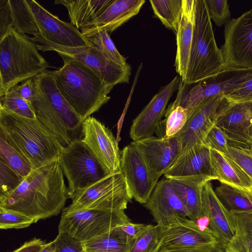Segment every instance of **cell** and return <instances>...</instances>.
Instances as JSON below:
<instances>
[{
  "label": "cell",
  "instance_id": "cell-52",
  "mask_svg": "<svg viewBox=\"0 0 252 252\" xmlns=\"http://www.w3.org/2000/svg\"><path fill=\"white\" fill-rule=\"evenodd\" d=\"M248 136L252 144V126L248 130Z\"/></svg>",
  "mask_w": 252,
  "mask_h": 252
},
{
  "label": "cell",
  "instance_id": "cell-39",
  "mask_svg": "<svg viewBox=\"0 0 252 252\" xmlns=\"http://www.w3.org/2000/svg\"><path fill=\"white\" fill-rule=\"evenodd\" d=\"M34 219L20 212L0 207V228L21 229L36 222Z\"/></svg>",
  "mask_w": 252,
  "mask_h": 252
},
{
  "label": "cell",
  "instance_id": "cell-7",
  "mask_svg": "<svg viewBox=\"0 0 252 252\" xmlns=\"http://www.w3.org/2000/svg\"><path fill=\"white\" fill-rule=\"evenodd\" d=\"M132 198L121 170L106 174L92 185L77 192L71 198V204L63 211L124 210Z\"/></svg>",
  "mask_w": 252,
  "mask_h": 252
},
{
  "label": "cell",
  "instance_id": "cell-46",
  "mask_svg": "<svg viewBox=\"0 0 252 252\" xmlns=\"http://www.w3.org/2000/svg\"><path fill=\"white\" fill-rule=\"evenodd\" d=\"M13 88L22 98L31 104L34 94L33 78L28 79Z\"/></svg>",
  "mask_w": 252,
  "mask_h": 252
},
{
  "label": "cell",
  "instance_id": "cell-40",
  "mask_svg": "<svg viewBox=\"0 0 252 252\" xmlns=\"http://www.w3.org/2000/svg\"><path fill=\"white\" fill-rule=\"evenodd\" d=\"M24 178L0 159V197L13 192Z\"/></svg>",
  "mask_w": 252,
  "mask_h": 252
},
{
  "label": "cell",
  "instance_id": "cell-42",
  "mask_svg": "<svg viewBox=\"0 0 252 252\" xmlns=\"http://www.w3.org/2000/svg\"><path fill=\"white\" fill-rule=\"evenodd\" d=\"M252 181V148L239 149L228 146L226 154Z\"/></svg>",
  "mask_w": 252,
  "mask_h": 252
},
{
  "label": "cell",
  "instance_id": "cell-34",
  "mask_svg": "<svg viewBox=\"0 0 252 252\" xmlns=\"http://www.w3.org/2000/svg\"><path fill=\"white\" fill-rule=\"evenodd\" d=\"M0 159L24 179L34 170L26 157L1 137Z\"/></svg>",
  "mask_w": 252,
  "mask_h": 252
},
{
  "label": "cell",
  "instance_id": "cell-30",
  "mask_svg": "<svg viewBox=\"0 0 252 252\" xmlns=\"http://www.w3.org/2000/svg\"><path fill=\"white\" fill-rule=\"evenodd\" d=\"M133 240L119 226L83 244L85 252H128Z\"/></svg>",
  "mask_w": 252,
  "mask_h": 252
},
{
  "label": "cell",
  "instance_id": "cell-3",
  "mask_svg": "<svg viewBox=\"0 0 252 252\" xmlns=\"http://www.w3.org/2000/svg\"><path fill=\"white\" fill-rule=\"evenodd\" d=\"M63 65L52 71L61 94L83 121L110 99L113 89L91 68L75 60L63 58Z\"/></svg>",
  "mask_w": 252,
  "mask_h": 252
},
{
  "label": "cell",
  "instance_id": "cell-28",
  "mask_svg": "<svg viewBox=\"0 0 252 252\" xmlns=\"http://www.w3.org/2000/svg\"><path fill=\"white\" fill-rule=\"evenodd\" d=\"M214 176L221 183L252 192V181L226 154L210 149Z\"/></svg>",
  "mask_w": 252,
  "mask_h": 252
},
{
  "label": "cell",
  "instance_id": "cell-27",
  "mask_svg": "<svg viewBox=\"0 0 252 252\" xmlns=\"http://www.w3.org/2000/svg\"><path fill=\"white\" fill-rule=\"evenodd\" d=\"M186 208L189 219L195 221L203 217L202 190L208 182L217 180L208 176H192L168 179Z\"/></svg>",
  "mask_w": 252,
  "mask_h": 252
},
{
  "label": "cell",
  "instance_id": "cell-21",
  "mask_svg": "<svg viewBox=\"0 0 252 252\" xmlns=\"http://www.w3.org/2000/svg\"><path fill=\"white\" fill-rule=\"evenodd\" d=\"M180 79L176 76L167 85L162 87L158 93L133 120L129 135L133 141L153 136L166 112L167 103L177 91Z\"/></svg>",
  "mask_w": 252,
  "mask_h": 252
},
{
  "label": "cell",
  "instance_id": "cell-41",
  "mask_svg": "<svg viewBox=\"0 0 252 252\" xmlns=\"http://www.w3.org/2000/svg\"><path fill=\"white\" fill-rule=\"evenodd\" d=\"M210 17L221 27L229 21L231 13L227 0H205Z\"/></svg>",
  "mask_w": 252,
  "mask_h": 252
},
{
  "label": "cell",
  "instance_id": "cell-19",
  "mask_svg": "<svg viewBox=\"0 0 252 252\" xmlns=\"http://www.w3.org/2000/svg\"><path fill=\"white\" fill-rule=\"evenodd\" d=\"M144 206L157 224L168 227L189 218L188 212L168 179L158 182Z\"/></svg>",
  "mask_w": 252,
  "mask_h": 252
},
{
  "label": "cell",
  "instance_id": "cell-43",
  "mask_svg": "<svg viewBox=\"0 0 252 252\" xmlns=\"http://www.w3.org/2000/svg\"><path fill=\"white\" fill-rule=\"evenodd\" d=\"M203 145L210 149L215 150L224 154H227L229 146L226 134L216 125L213 126L207 134Z\"/></svg>",
  "mask_w": 252,
  "mask_h": 252
},
{
  "label": "cell",
  "instance_id": "cell-51",
  "mask_svg": "<svg viewBox=\"0 0 252 252\" xmlns=\"http://www.w3.org/2000/svg\"><path fill=\"white\" fill-rule=\"evenodd\" d=\"M40 252H56L54 240L52 242L46 243V245Z\"/></svg>",
  "mask_w": 252,
  "mask_h": 252
},
{
  "label": "cell",
  "instance_id": "cell-26",
  "mask_svg": "<svg viewBox=\"0 0 252 252\" xmlns=\"http://www.w3.org/2000/svg\"><path fill=\"white\" fill-rule=\"evenodd\" d=\"M182 14L176 33L177 53L175 66L184 81L188 69L195 23V0H182Z\"/></svg>",
  "mask_w": 252,
  "mask_h": 252
},
{
  "label": "cell",
  "instance_id": "cell-35",
  "mask_svg": "<svg viewBox=\"0 0 252 252\" xmlns=\"http://www.w3.org/2000/svg\"><path fill=\"white\" fill-rule=\"evenodd\" d=\"M162 227L148 224L147 228L133 240L128 252H154L159 250Z\"/></svg>",
  "mask_w": 252,
  "mask_h": 252
},
{
  "label": "cell",
  "instance_id": "cell-20",
  "mask_svg": "<svg viewBox=\"0 0 252 252\" xmlns=\"http://www.w3.org/2000/svg\"><path fill=\"white\" fill-rule=\"evenodd\" d=\"M120 168L132 198L144 204L158 182L152 178L142 158L130 144L121 151Z\"/></svg>",
  "mask_w": 252,
  "mask_h": 252
},
{
  "label": "cell",
  "instance_id": "cell-44",
  "mask_svg": "<svg viewBox=\"0 0 252 252\" xmlns=\"http://www.w3.org/2000/svg\"><path fill=\"white\" fill-rule=\"evenodd\" d=\"M54 241L56 252H84L83 242L65 233L59 232Z\"/></svg>",
  "mask_w": 252,
  "mask_h": 252
},
{
  "label": "cell",
  "instance_id": "cell-48",
  "mask_svg": "<svg viewBox=\"0 0 252 252\" xmlns=\"http://www.w3.org/2000/svg\"><path fill=\"white\" fill-rule=\"evenodd\" d=\"M46 244V243L42 239L34 238L11 252H40Z\"/></svg>",
  "mask_w": 252,
  "mask_h": 252
},
{
  "label": "cell",
  "instance_id": "cell-29",
  "mask_svg": "<svg viewBox=\"0 0 252 252\" xmlns=\"http://www.w3.org/2000/svg\"><path fill=\"white\" fill-rule=\"evenodd\" d=\"M115 0H57L56 4L64 5L71 24L77 29L92 22Z\"/></svg>",
  "mask_w": 252,
  "mask_h": 252
},
{
  "label": "cell",
  "instance_id": "cell-8",
  "mask_svg": "<svg viewBox=\"0 0 252 252\" xmlns=\"http://www.w3.org/2000/svg\"><path fill=\"white\" fill-rule=\"evenodd\" d=\"M252 78V69L226 68L218 75L199 82L190 89L181 80L176 98L169 105L166 112L180 105L188 110L189 115L207 99L229 94Z\"/></svg>",
  "mask_w": 252,
  "mask_h": 252
},
{
  "label": "cell",
  "instance_id": "cell-49",
  "mask_svg": "<svg viewBox=\"0 0 252 252\" xmlns=\"http://www.w3.org/2000/svg\"><path fill=\"white\" fill-rule=\"evenodd\" d=\"M158 252H225V250L219 244L217 246L207 248L180 250H170V251H160Z\"/></svg>",
  "mask_w": 252,
  "mask_h": 252
},
{
  "label": "cell",
  "instance_id": "cell-33",
  "mask_svg": "<svg viewBox=\"0 0 252 252\" xmlns=\"http://www.w3.org/2000/svg\"><path fill=\"white\" fill-rule=\"evenodd\" d=\"M150 2L155 15L176 34L182 14V0H152Z\"/></svg>",
  "mask_w": 252,
  "mask_h": 252
},
{
  "label": "cell",
  "instance_id": "cell-15",
  "mask_svg": "<svg viewBox=\"0 0 252 252\" xmlns=\"http://www.w3.org/2000/svg\"><path fill=\"white\" fill-rule=\"evenodd\" d=\"M42 38L67 47L91 46L88 38L71 23L63 21L34 0H26Z\"/></svg>",
  "mask_w": 252,
  "mask_h": 252
},
{
  "label": "cell",
  "instance_id": "cell-18",
  "mask_svg": "<svg viewBox=\"0 0 252 252\" xmlns=\"http://www.w3.org/2000/svg\"><path fill=\"white\" fill-rule=\"evenodd\" d=\"M223 97V94H219L209 98L189 115L186 124L175 136L181 144L182 150L203 145L207 134L216 125Z\"/></svg>",
  "mask_w": 252,
  "mask_h": 252
},
{
  "label": "cell",
  "instance_id": "cell-10",
  "mask_svg": "<svg viewBox=\"0 0 252 252\" xmlns=\"http://www.w3.org/2000/svg\"><path fill=\"white\" fill-rule=\"evenodd\" d=\"M59 159L68 181V198L106 175L93 152L82 140L62 148Z\"/></svg>",
  "mask_w": 252,
  "mask_h": 252
},
{
  "label": "cell",
  "instance_id": "cell-50",
  "mask_svg": "<svg viewBox=\"0 0 252 252\" xmlns=\"http://www.w3.org/2000/svg\"><path fill=\"white\" fill-rule=\"evenodd\" d=\"M195 222L199 228L202 231L210 229L209 228V220L205 216L198 218L195 220Z\"/></svg>",
  "mask_w": 252,
  "mask_h": 252
},
{
  "label": "cell",
  "instance_id": "cell-9",
  "mask_svg": "<svg viewBox=\"0 0 252 252\" xmlns=\"http://www.w3.org/2000/svg\"><path fill=\"white\" fill-rule=\"evenodd\" d=\"M38 50L54 51L62 58L75 60L86 65L94 72L108 86L113 88L118 84L127 83L131 73V66H123L105 57L95 47L84 46L67 47L48 41L38 34L32 37Z\"/></svg>",
  "mask_w": 252,
  "mask_h": 252
},
{
  "label": "cell",
  "instance_id": "cell-12",
  "mask_svg": "<svg viewBox=\"0 0 252 252\" xmlns=\"http://www.w3.org/2000/svg\"><path fill=\"white\" fill-rule=\"evenodd\" d=\"M224 26L220 49L225 68L252 69V9Z\"/></svg>",
  "mask_w": 252,
  "mask_h": 252
},
{
  "label": "cell",
  "instance_id": "cell-22",
  "mask_svg": "<svg viewBox=\"0 0 252 252\" xmlns=\"http://www.w3.org/2000/svg\"><path fill=\"white\" fill-rule=\"evenodd\" d=\"M204 215L209 220V228L225 250L235 233V224L232 214L217 196L211 181L207 182L202 190Z\"/></svg>",
  "mask_w": 252,
  "mask_h": 252
},
{
  "label": "cell",
  "instance_id": "cell-23",
  "mask_svg": "<svg viewBox=\"0 0 252 252\" xmlns=\"http://www.w3.org/2000/svg\"><path fill=\"white\" fill-rule=\"evenodd\" d=\"M145 0H115L95 20L81 28L82 34L90 37L104 31L108 33L136 15Z\"/></svg>",
  "mask_w": 252,
  "mask_h": 252
},
{
  "label": "cell",
  "instance_id": "cell-11",
  "mask_svg": "<svg viewBox=\"0 0 252 252\" xmlns=\"http://www.w3.org/2000/svg\"><path fill=\"white\" fill-rule=\"evenodd\" d=\"M130 220L124 210L62 211L58 230L82 242L108 232Z\"/></svg>",
  "mask_w": 252,
  "mask_h": 252
},
{
  "label": "cell",
  "instance_id": "cell-5",
  "mask_svg": "<svg viewBox=\"0 0 252 252\" xmlns=\"http://www.w3.org/2000/svg\"><path fill=\"white\" fill-rule=\"evenodd\" d=\"M49 66L32 37L10 27L0 38V97Z\"/></svg>",
  "mask_w": 252,
  "mask_h": 252
},
{
  "label": "cell",
  "instance_id": "cell-1",
  "mask_svg": "<svg viewBox=\"0 0 252 252\" xmlns=\"http://www.w3.org/2000/svg\"><path fill=\"white\" fill-rule=\"evenodd\" d=\"M63 175L58 157L33 170L11 193L0 197V207L37 221L58 215L68 198Z\"/></svg>",
  "mask_w": 252,
  "mask_h": 252
},
{
  "label": "cell",
  "instance_id": "cell-47",
  "mask_svg": "<svg viewBox=\"0 0 252 252\" xmlns=\"http://www.w3.org/2000/svg\"><path fill=\"white\" fill-rule=\"evenodd\" d=\"M148 224L133 223L130 220L120 225L121 229L133 240L135 239L147 228Z\"/></svg>",
  "mask_w": 252,
  "mask_h": 252
},
{
  "label": "cell",
  "instance_id": "cell-45",
  "mask_svg": "<svg viewBox=\"0 0 252 252\" xmlns=\"http://www.w3.org/2000/svg\"><path fill=\"white\" fill-rule=\"evenodd\" d=\"M224 96L230 102L252 101V78Z\"/></svg>",
  "mask_w": 252,
  "mask_h": 252
},
{
  "label": "cell",
  "instance_id": "cell-2",
  "mask_svg": "<svg viewBox=\"0 0 252 252\" xmlns=\"http://www.w3.org/2000/svg\"><path fill=\"white\" fill-rule=\"evenodd\" d=\"M33 80L31 104L36 119L53 133L62 148L82 140L83 121L60 92L52 71L46 70Z\"/></svg>",
  "mask_w": 252,
  "mask_h": 252
},
{
  "label": "cell",
  "instance_id": "cell-32",
  "mask_svg": "<svg viewBox=\"0 0 252 252\" xmlns=\"http://www.w3.org/2000/svg\"><path fill=\"white\" fill-rule=\"evenodd\" d=\"M231 214L235 233L225 252H252V212Z\"/></svg>",
  "mask_w": 252,
  "mask_h": 252
},
{
  "label": "cell",
  "instance_id": "cell-53",
  "mask_svg": "<svg viewBox=\"0 0 252 252\" xmlns=\"http://www.w3.org/2000/svg\"><path fill=\"white\" fill-rule=\"evenodd\" d=\"M158 251H159V250H157V251H155V252H158Z\"/></svg>",
  "mask_w": 252,
  "mask_h": 252
},
{
  "label": "cell",
  "instance_id": "cell-54",
  "mask_svg": "<svg viewBox=\"0 0 252 252\" xmlns=\"http://www.w3.org/2000/svg\"></svg>",
  "mask_w": 252,
  "mask_h": 252
},
{
  "label": "cell",
  "instance_id": "cell-4",
  "mask_svg": "<svg viewBox=\"0 0 252 252\" xmlns=\"http://www.w3.org/2000/svg\"><path fill=\"white\" fill-rule=\"evenodd\" d=\"M0 137L26 157L34 169L57 158L62 149L56 136L37 119L1 109Z\"/></svg>",
  "mask_w": 252,
  "mask_h": 252
},
{
  "label": "cell",
  "instance_id": "cell-25",
  "mask_svg": "<svg viewBox=\"0 0 252 252\" xmlns=\"http://www.w3.org/2000/svg\"><path fill=\"white\" fill-rule=\"evenodd\" d=\"M10 27L24 34L35 36L39 33L26 0H0V38Z\"/></svg>",
  "mask_w": 252,
  "mask_h": 252
},
{
  "label": "cell",
  "instance_id": "cell-38",
  "mask_svg": "<svg viewBox=\"0 0 252 252\" xmlns=\"http://www.w3.org/2000/svg\"><path fill=\"white\" fill-rule=\"evenodd\" d=\"M164 134L162 138L175 136L186 124L189 116L188 110L180 105L165 114Z\"/></svg>",
  "mask_w": 252,
  "mask_h": 252
},
{
  "label": "cell",
  "instance_id": "cell-36",
  "mask_svg": "<svg viewBox=\"0 0 252 252\" xmlns=\"http://www.w3.org/2000/svg\"><path fill=\"white\" fill-rule=\"evenodd\" d=\"M88 39L92 45L106 58L123 66L130 65L126 63V59L119 52L106 31H100Z\"/></svg>",
  "mask_w": 252,
  "mask_h": 252
},
{
  "label": "cell",
  "instance_id": "cell-14",
  "mask_svg": "<svg viewBox=\"0 0 252 252\" xmlns=\"http://www.w3.org/2000/svg\"><path fill=\"white\" fill-rule=\"evenodd\" d=\"M83 138L106 174L121 171V151L112 131L96 118L83 122Z\"/></svg>",
  "mask_w": 252,
  "mask_h": 252
},
{
  "label": "cell",
  "instance_id": "cell-16",
  "mask_svg": "<svg viewBox=\"0 0 252 252\" xmlns=\"http://www.w3.org/2000/svg\"><path fill=\"white\" fill-rule=\"evenodd\" d=\"M130 144L139 153L157 182L172 166L182 149L176 136L165 138L152 136L133 141Z\"/></svg>",
  "mask_w": 252,
  "mask_h": 252
},
{
  "label": "cell",
  "instance_id": "cell-17",
  "mask_svg": "<svg viewBox=\"0 0 252 252\" xmlns=\"http://www.w3.org/2000/svg\"><path fill=\"white\" fill-rule=\"evenodd\" d=\"M220 244L211 229L201 230L195 221L187 218L168 227H162L160 251L202 249Z\"/></svg>",
  "mask_w": 252,
  "mask_h": 252
},
{
  "label": "cell",
  "instance_id": "cell-13",
  "mask_svg": "<svg viewBox=\"0 0 252 252\" xmlns=\"http://www.w3.org/2000/svg\"><path fill=\"white\" fill-rule=\"evenodd\" d=\"M216 125L226 134L229 146L251 148L248 130L252 126V101L230 102L224 96Z\"/></svg>",
  "mask_w": 252,
  "mask_h": 252
},
{
  "label": "cell",
  "instance_id": "cell-24",
  "mask_svg": "<svg viewBox=\"0 0 252 252\" xmlns=\"http://www.w3.org/2000/svg\"><path fill=\"white\" fill-rule=\"evenodd\" d=\"M164 175L166 179L208 176L217 180L212 165L210 149L201 145L182 150Z\"/></svg>",
  "mask_w": 252,
  "mask_h": 252
},
{
  "label": "cell",
  "instance_id": "cell-6",
  "mask_svg": "<svg viewBox=\"0 0 252 252\" xmlns=\"http://www.w3.org/2000/svg\"><path fill=\"white\" fill-rule=\"evenodd\" d=\"M225 69L205 0H195L193 37L186 79L183 82L189 85L198 83L218 75Z\"/></svg>",
  "mask_w": 252,
  "mask_h": 252
},
{
  "label": "cell",
  "instance_id": "cell-31",
  "mask_svg": "<svg viewBox=\"0 0 252 252\" xmlns=\"http://www.w3.org/2000/svg\"><path fill=\"white\" fill-rule=\"evenodd\" d=\"M215 192L230 213L252 212V192L221 183L215 189Z\"/></svg>",
  "mask_w": 252,
  "mask_h": 252
},
{
  "label": "cell",
  "instance_id": "cell-37",
  "mask_svg": "<svg viewBox=\"0 0 252 252\" xmlns=\"http://www.w3.org/2000/svg\"><path fill=\"white\" fill-rule=\"evenodd\" d=\"M0 109L27 118L36 119L31 104L22 98L13 88L0 97Z\"/></svg>",
  "mask_w": 252,
  "mask_h": 252
}]
</instances>
